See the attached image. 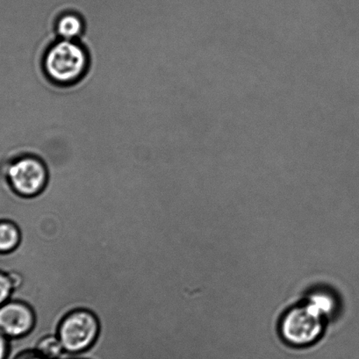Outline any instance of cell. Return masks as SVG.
I'll use <instances>...</instances> for the list:
<instances>
[{"mask_svg": "<svg viewBox=\"0 0 359 359\" xmlns=\"http://www.w3.org/2000/svg\"><path fill=\"white\" fill-rule=\"evenodd\" d=\"M334 306V299L329 294L315 292L304 305L289 310L282 318V340L295 348L316 344L323 337L324 319L331 315Z\"/></svg>", "mask_w": 359, "mask_h": 359, "instance_id": "obj_1", "label": "cell"}, {"mask_svg": "<svg viewBox=\"0 0 359 359\" xmlns=\"http://www.w3.org/2000/svg\"><path fill=\"white\" fill-rule=\"evenodd\" d=\"M36 315L29 305L10 299L0 306V332L10 339H20L29 334L36 325Z\"/></svg>", "mask_w": 359, "mask_h": 359, "instance_id": "obj_5", "label": "cell"}, {"mask_svg": "<svg viewBox=\"0 0 359 359\" xmlns=\"http://www.w3.org/2000/svg\"><path fill=\"white\" fill-rule=\"evenodd\" d=\"M15 359H45L43 355L38 353L34 348H27V350L20 352Z\"/></svg>", "mask_w": 359, "mask_h": 359, "instance_id": "obj_10", "label": "cell"}, {"mask_svg": "<svg viewBox=\"0 0 359 359\" xmlns=\"http://www.w3.org/2000/svg\"><path fill=\"white\" fill-rule=\"evenodd\" d=\"M22 232L11 219L0 218V255L11 253L18 248Z\"/></svg>", "mask_w": 359, "mask_h": 359, "instance_id": "obj_6", "label": "cell"}, {"mask_svg": "<svg viewBox=\"0 0 359 359\" xmlns=\"http://www.w3.org/2000/svg\"><path fill=\"white\" fill-rule=\"evenodd\" d=\"M47 163L37 156H23L6 166L5 183L22 197H34L46 187L48 181Z\"/></svg>", "mask_w": 359, "mask_h": 359, "instance_id": "obj_4", "label": "cell"}, {"mask_svg": "<svg viewBox=\"0 0 359 359\" xmlns=\"http://www.w3.org/2000/svg\"><path fill=\"white\" fill-rule=\"evenodd\" d=\"M57 30L62 39L74 41L75 38L81 36L83 33V20L76 13H65L59 18Z\"/></svg>", "mask_w": 359, "mask_h": 359, "instance_id": "obj_7", "label": "cell"}, {"mask_svg": "<svg viewBox=\"0 0 359 359\" xmlns=\"http://www.w3.org/2000/svg\"><path fill=\"white\" fill-rule=\"evenodd\" d=\"M33 348L45 359H62L65 354L57 334H47L41 337Z\"/></svg>", "mask_w": 359, "mask_h": 359, "instance_id": "obj_8", "label": "cell"}, {"mask_svg": "<svg viewBox=\"0 0 359 359\" xmlns=\"http://www.w3.org/2000/svg\"><path fill=\"white\" fill-rule=\"evenodd\" d=\"M89 58L81 45L62 39L52 45L44 58V69L48 79L58 85L79 81L88 69Z\"/></svg>", "mask_w": 359, "mask_h": 359, "instance_id": "obj_2", "label": "cell"}, {"mask_svg": "<svg viewBox=\"0 0 359 359\" xmlns=\"http://www.w3.org/2000/svg\"><path fill=\"white\" fill-rule=\"evenodd\" d=\"M8 337L0 332V359H6L8 353Z\"/></svg>", "mask_w": 359, "mask_h": 359, "instance_id": "obj_11", "label": "cell"}, {"mask_svg": "<svg viewBox=\"0 0 359 359\" xmlns=\"http://www.w3.org/2000/svg\"><path fill=\"white\" fill-rule=\"evenodd\" d=\"M13 291L15 288L8 273L0 270V306L11 299Z\"/></svg>", "mask_w": 359, "mask_h": 359, "instance_id": "obj_9", "label": "cell"}, {"mask_svg": "<svg viewBox=\"0 0 359 359\" xmlns=\"http://www.w3.org/2000/svg\"><path fill=\"white\" fill-rule=\"evenodd\" d=\"M100 326L95 313L88 309L73 310L59 324L57 337L65 354L85 353L96 343Z\"/></svg>", "mask_w": 359, "mask_h": 359, "instance_id": "obj_3", "label": "cell"}]
</instances>
